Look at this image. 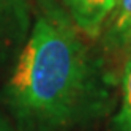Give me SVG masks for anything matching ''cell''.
Returning <instances> with one entry per match:
<instances>
[{
  "label": "cell",
  "instance_id": "obj_1",
  "mask_svg": "<svg viewBox=\"0 0 131 131\" xmlns=\"http://www.w3.org/2000/svg\"><path fill=\"white\" fill-rule=\"evenodd\" d=\"M89 81L87 54L62 16L35 22L10 81L14 107L25 118L62 123L76 109Z\"/></svg>",
  "mask_w": 131,
  "mask_h": 131
},
{
  "label": "cell",
  "instance_id": "obj_2",
  "mask_svg": "<svg viewBox=\"0 0 131 131\" xmlns=\"http://www.w3.org/2000/svg\"><path fill=\"white\" fill-rule=\"evenodd\" d=\"M65 3L79 29L95 36L109 13L115 8L117 0H65Z\"/></svg>",
  "mask_w": 131,
  "mask_h": 131
},
{
  "label": "cell",
  "instance_id": "obj_3",
  "mask_svg": "<svg viewBox=\"0 0 131 131\" xmlns=\"http://www.w3.org/2000/svg\"><path fill=\"white\" fill-rule=\"evenodd\" d=\"M117 125L122 131H131V59L126 63L122 79V106L117 115Z\"/></svg>",
  "mask_w": 131,
  "mask_h": 131
},
{
  "label": "cell",
  "instance_id": "obj_4",
  "mask_svg": "<svg viewBox=\"0 0 131 131\" xmlns=\"http://www.w3.org/2000/svg\"><path fill=\"white\" fill-rule=\"evenodd\" d=\"M24 5V0H0V36L19 21Z\"/></svg>",
  "mask_w": 131,
  "mask_h": 131
},
{
  "label": "cell",
  "instance_id": "obj_5",
  "mask_svg": "<svg viewBox=\"0 0 131 131\" xmlns=\"http://www.w3.org/2000/svg\"><path fill=\"white\" fill-rule=\"evenodd\" d=\"M114 27L118 33L131 32V0H117Z\"/></svg>",
  "mask_w": 131,
  "mask_h": 131
}]
</instances>
